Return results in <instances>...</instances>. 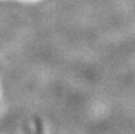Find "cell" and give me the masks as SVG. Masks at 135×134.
Returning a JSON list of instances; mask_svg holds the SVG:
<instances>
[{
	"instance_id": "cell-1",
	"label": "cell",
	"mask_w": 135,
	"mask_h": 134,
	"mask_svg": "<svg viewBox=\"0 0 135 134\" xmlns=\"http://www.w3.org/2000/svg\"><path fill=\"white\" fill-rule=\"evenodd\" d=\"M39 134H40V133H39Z\"/></svg>"
}]
</instances>
